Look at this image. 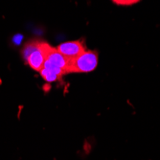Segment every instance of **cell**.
Masks as SVG:
<instances>
[{"label": "cell", "mask_w": 160, "mask_h": 160, "mask_svg": "<svg viewBox=\"0 0 160 160\" xmlns=\"http://www.w3.org/2000/svg\"><path fill=\"white\" fill-rule=\"evenodd\" d=\"M98 65V53L96 51L85 50L74 59L68 60V73H89Z\"/></svg>", "instance_id": "cell-3"}, {"label": "cell", "mask_w": 160, "mask_h": 160, "mask_svg": "<svg viewBox=\"0 0 160 160\" xmlns=\"http://www.w3.org/2000/svg\"><path fill=\"white\" fill-rule=\"evenodd\" d=\"M112 2L119 6H130L140 2V0H112Z\"/></svg>", "instance_id": "cell-5"}, {"label": "cell", "mask_w": 160, "mask_h": 160, "mask_svg": "<svg viewBox=\"0 0 160 160\" xmlns=\"http://www.w3.org/2000/svg\"><path fill=\"white\" fill-rule=\"evenodd\" d=\"M57 51L60 52L66 59L71 60L78 57L85 51V47L81 40H71L62 42L56 47Z\"/></svg>", "instance_id": "cell-4"}, {"label": "cell", "mask_w": 160, "mask_h": 160, "mask_svg": "<svg viewBox=\"0 0 160 160\" xmlns=\"http://www.w3.org/2000/svg\"><path fill=\"white\" fill-rule=\"evenodd\" d=\"M52 48L53 47L48 42L39 39H33L31 41H28L23 46V59L33 70L39 72Z\"/></svg>", "instance_id": "cell-2"}, {"label": "cell", "mask_w": 160, "mask_h": 160, "mask_svg": "<svg viewBox=\"0 0 160 160\" xmlns=\"http://www.w3.org/2000/svg\"><path fill=\"white\" fill-rule=\"evenodd\" d=\"M67 63L68 59L53 47L38 73L47 82H57L61 80L63 75L67 74Z\"/></svg>", "instance_id": "cell-1"}]
</instances>
